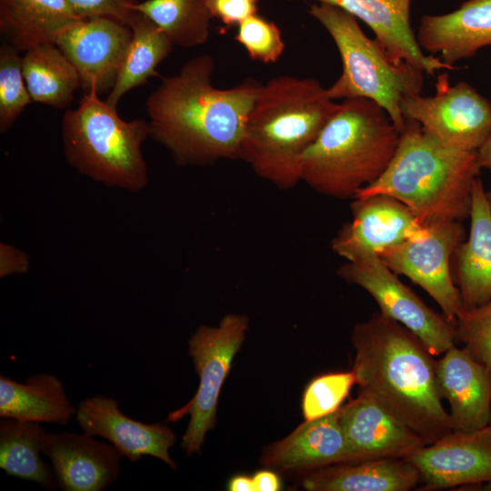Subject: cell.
<instances>
[{
  "label": "cell",
  "instance_id": "1",
  "mask_svg": "<svg viewBox=\"0 0 491 491\" xmlns=\"http://www.w3.org/2000/svg\"><path fill=\"white\" fill-rule=\"evenodd\" d=\"M215 60L204 54L161 79L147 97L150 136L177 165H207L239 158L246 121L262 85L246 78L229 87L213 85Z\"/></svg>",
  "mask_w": 491,
  "mask_h": 491
},
{
  "label": "cell",
  "instance_id": "2",
  "mask_svg": "<svg viewBox=\"0 0 491 491\" xmlns=\"http://www.w3.org/2000/svg\"><path fill=\"white\" fill-rule=\"evenodd\" d=\"M351 340L358 393L384 405L426 445L453 430L436 386V361L412 332L379 312L357 323Z\"/></svg>",
  "mask_w": 491,
  "mask_h": 491
},
{
  "label": "cell",
  "instance_id": "3",
  "mask_svg": "<svg viewBox=\"0 0 491 491\" xmlns=\"http://www.w3.org/2000/svg\"><path fill=\"white\" fill-rule=\"evenodd\" d=\"M339 105L316 79H269L249 113L239 158L278 188L294 187L301 181V155Z\"/></svg>",
  "mask_w": 491,
  "mask_h": 491
},
{
  "label": "cell",
  "instance_id": "4",
  "mask_svg": "<svg viewBox=\"0 0 491 491\" xmlns=\"http://www.w3.org/2000/svg\"><path fill=\"white\" fill-rule=\"evenodd\" d=\"M480 170L477 151L445 145L417 122L406 120L387 168L354 198L389 195L406 205L426 225L462 221L469 217L472 188Z\"/></svg>",
  "mask_w": 491,
  "mask_h": 491
},
{
  "label": "cell",
  "instance_id": "5",
  "mask_svg": "<svg viewBox=\"0 0 491 491\" xmlns=\"http://www.w3.org/2000/svg\"><path fill=\"white\" fill-rule=\"evenodd\" d=\"M399 138L400 131L379 105L345 99L301 155V181L326 195L354 198L386 171Z\"/></svg>",
  "mask_w": 491,
  "mask_h": 491
},
{
  "label": "cell",
  "instance_id": "6",
  "mask_svg": "<svg viewBox=\"0 0 491 491\" xmlns=\"http://www.w3.org/2000/svg\"><path fill=\"white\" fill-rule=\"evenodd\" d=\"M61 134L65 158L80 174L131 192L144 189L148 168L142 152L150 136L148 121H125L94 91L85 93L75 109L62 117Z\"/></svg>",
  "mask_w": 491,
  "mask_h": 491
},
{
  "label": "cell",
  "instance_id": "7",
  "mask_svg": "<svg viewBox=\"0 0 491 491\" xmlns=\"http://www.w3.org/2000/svg\"><path fill=\"white\" fill-rule=\"evenodd\" d=\"M307 12L327 31L342 60V73L326 88L327 95L332 100H372L401 132L406 124L402 100L421 93L424 72L405 62L394 63L381 45L363 32L357 19L343 9L315 2Z\"/></svg>",
  "mask_w": 491,
  "mask_h": 491
},
{
  "label": "cell",
  "instance_id": "8",
  "mask_svg": "<svg viewBox=\"0 0 491 491\" xmlns=\"http://www.w3.org/2000/svg\"><path fill=\"white\" fill-rule=\"evenodd\" d=\"M248 328V319L239 314L225 316L217 326H200L188 341L189 355L199 376L194 397L169 415L175 421L190 416L181 446L186 456L200 454L206 433L216 421V409L224 382Z\"/></svg>",
  "mask_w": 491,
  "mask_h": 491
},
{
  "label": "cell",
  "instance_id": "9",
  "mask_svg": "<svg viewBox=\"0 0 491 491\" xmlns=\"http://www.w3.org/2000/svg\"><path fill=\"white\" fill-rule=\"evenodd\" d=\"M337 274L370 294L381 314L412 332L434 356L457 342L456 323L430 308L377 256L346 261Z\"/></svg>",
  "mask_w": 491,
  "mask_h": 491
},
{
  "label": "cell",
  "instance_id": "10",
  "mask_svg": "<svg viewBox=\"0 0 491 491\" xmlns=\"http://www.w3.org/2000/svg\"><path fill=\"white\" fill-rule=\"evenodd\" d=\"M401 110L406 120L456 149L477 151L491 132V102L466 82L452 85L446 73L437 76L434 95L406 96Z\"/></svg>",
  "mask_w": 491,
  "mask_h": 491
},
{
  "label": "cell",
  "instance_id": "11",
  "mask_svg": "<svg viewBox=\"0 0 491 491\" xmlns=\"http://www.w3.org/2000/svg\"><path fill=\"white\" fill-rule=\"evenodd\" d=\"M465 237L461 221L433 223L426 225L423 235L383 251L378 257L394 273L421 286L437 303L443 315L456 323L464 306L451 263Z\"/></svg>",
  "mask_w": 491,
  "mask_h": 491
},
{
  "label": "cell",
  "instance_id": "12",
  "mask_svg": "<svg viewBox=\"0 0 491 491\" xmlns=\"http://www.w3.org/2000/svg\"><path fill=\"white\" fill-rule=\"evenodd\" d=\"M132 38L129 25L107 17L85 18L64 28L54 44L77 70L85 93L113 88Z\"/></svg>",
  "mask_w": 491,
  "mask_h": 491
},
{
  "label": "cell",
  "instance_id": "13",
  "mask_svg": "<svg viewBox=\"0 0 491 491\" xmlns=\"http://www.w3.org/2000/svg\"><path fill=\"white\" fill-rule=\"evenodd\" d=\"M352 220L332 240L333 251L346 261L383 251L423 235L426 230L403 203L386 195L355 199Z\"/></svg>",
  "mask_w": 491,
  "mask_h": 491
},
{
  "label": "cell",
  "instance_id": "14",
  "mask_svg": "<svg viewBox=\"0 0 491 491\" xmlns=\"http://www.w3.org/2000/svg\"><path fill=\"white\" fill-rule=\"evenodd\" d=\"M418 471L422 490H438L491 481V431L452 430L406 458Z\"/></svg>",
  "mask_w": 491,
  "mask_h": 491
},
{
  "label": "cell",
  "instance_id": "15",
  "mask_svg": "<svg viewBox=\"0 0 491 491\" xmlns=\"http://www.w3.org/2000/svg\"><path fill=\"white\" fill-rule=\"evenodd\" d=\"M350 462L406 458L426 442L375 398L358 393L339 409Z\"/></svg>",
  "mask_w": 491,
  "mask_h": 491
},
{
  "label": "cell",
  "instance_id": "16",
  "mask_svg": "<svg viewBox=\"0 0 491 491\" xmlns=\"http://www.w3.org/2000/svg\"><path fill=\"white\" fill-rule=\"evenodd\" d=\"M75 418L84 433L107 439L132 462L151 456L172 469L176 467L169 455L175 442L174 432L162 424H146L130 418L119 409L114 398L96 395L82 400L76 407Z\"/></svg>",
  "mask_w": 491,
  "mask_h": 491
},
{
  "label": "cell",
  "instance_id": "17",
  "mask_svg": "<svg viewBox=\"0 0 491 491\" xmlns=\"http://www.w3.org/2000/svg\"><path fill=\"white\" fill-rule=\"evenodd\" d=\"M42 454L51 460L58 486L64 491L107 488L119 476L123 456L112 444L72 432H45Z\"/></svg>",
  "mask_w": 491,
  "mask_h": 491
},
{
  "label": "cell",
  "instance_id": "18",
  "mask_svg": "<svg viewBox=\"0 0 491 491\" xmlns=\"http://www.w3.org/2000/svg\"><path fill=\"white\" fill-rule=\"evenodd\" d=\"M440 397L447 401L452 429L475 432L491 420V375L466 347L453 346L436 362Z\"/></svg>",
  "mask_w": 491,
  "mask_h": 491
},
{
  "label": "cell",
  "instance_id": "19",
  "mask_svg": "<svg viewBox=\"0 0 491 491\" xmlns=\"http://www.w3.org/2000/svg\"><path fill=\"white\" fill-rule=\"evenodd\" d=\"M337 6L362 20L376 40L396 64L407 63L427 75L441 69L455 70L439 56L426 55L410 25L412 0H314Z\"/></svg>",
  "mask_w": 491,
  "mask_h": 491
},
{
  "label": "cell",
  "instance_id": "20",
  "mask_svg": "<svg viewBox=\"0 0 491 491\" xmlns=\"http://www.w3.org/2000/svg\"><path fill=\"white\" fill-rule=\"evenodd\" d=\"M416 39L449 65L475 55L491 45V0H466L447 14L423 15Z\"/></svg>",
  "mask_w": 491,
  "mask_h": 491
},
{
  "label": "cell",
  "instance_id": "21",
  "mask_svg": "<svg viewBox=\"0 0 491 491\" xmlns=\"http://www.w3.org/2000/svg\"><path fill=\"white\" fill-rule=\"evenodd\" d=\"M350 462L347 444L339 423V410L298 426L290 435L269 446L263 463L282 471L306 473Z\"/></svg>",
  "mask_w": 491,
  "mask_h": 491
},
{
  "label": "cell",
  "instance_id": "22",
  "mask_svg": "<svg viewBox=\"0 0 491 491\" xmlns=\"http://www.w3.org/2000/svg\"><path fill=\"white\" fill-rule=\"evenodd\" d=\"M468 237L455 251L451 267L464 310L491 299V207L477 177L472 188Z\"/></svg>",
  "mask_w": 491,
  "mask_h": 491
},
{
  "label": "cell",
  "instance_id": "23",
  "mask_svg": "<svg viewBox=\"0 0 491 491\" xmlns=\"http://www.w3.org/2000/svg\"><path fill=\"white\" fill-rule=\"evenodd\" d=\"M420 482L417 469L404 458L339 463L307 472L308 491H408Z\"/></svg>",
  "mask_w": 491,
  "mask_h": 491
},
{
  "label": "cell",
  "instance_id": "24",
  "mask_svg": "<svg viewBox=\"0 0 491 491\" xmlns=\"http://www.w3.org/2000/svg\"><path fill=\"white\" fill-rule=\"evenodd\" d=\"M81 18L66 0H0V32L18 52L54 43Z\"/></svg>",
  "mask_w": 491,
  "mask_h": 491
},
{
  "label": "cell",
  "instance_id": "25",
  "mask_svg": "<svg viewBox=\"0 0 491 491\" xmlns=\"http://www.w3.org/2000/svg\"><path fill=\"white\" fill-rule=\"evenodd\" d=\"M75 413L63 383L52 374H37L25 383L0 376L2 418L67 425Z\"/></svg>",
  "mask_w": 491,
  "mask_h": 491
},
{
  "label": "cell",
  "instance_id": "26",
  "mask_svg": "<svg viewBox=\"0 0 491 491\" xmlns=\"http://www.w3.org/2000/svg\"><path fill=\"white\" fill-rule=\"evenodd\" d=\"M129 26L132 38L115 83L105 99L113 107H116L122 97L133 88L159 76L157 66L175 46L163 30L138 12L133 16Z\"/></svg>",
  "mask_w": 491,
  "mask_h": 491
},
{
  "label": "cell",
  "instance_id": "27",
  "mask_svg": "<svg viewBox=\"0 0 491 491\" xmlns=\"http://www.w3.org/2000/svg\"><path fill=\"white\" fill-rule=\"evenodd\" d=\"M22 71L32 101L54 108L67 107L82 87L77 70L54 43L25 52Z\"/></svg>",
  "mask_w": 491,
  "mask_h": 491
},
{
  "label": "cell",
  "instance_id": "28",
  "mask_svg": "<svg viewBox=\"0 0 491 491\" xmlns=\"http://www.w3.org/2000/svg\"><path fill=\"white\" fill-rule=\"evenodd\" d=\"M45 432L40 423L2 418L0 468L8 476L35 482L51 490L58 483L54 469L41 459Z\"/></svg>",
  "mask_w": 491,
  "mask_h": 491
},
{
  "label": "cell",
  "instance_id": "29",
  "mask_svg": "<svg viewBox=\"0 0 491 491\" xmlns=\"http://www.w3.org/2000/svg\"><path fill=\"white\" fill-rule=\"evenodd\" d=\"M135 11L163 30L174 45L192 48L209 39L213 17L206 0H145Z\"/></svg>",
  "mask_w": 491,
  "mask_h": 491
},
{
  "label": "cell",
  "instance_id": "30",
  "mask_svg": "<svg viewBox=\"0 0 491 491\" xmlns=\"http://www.w3.org/2000/svg\"><path fill=\"white\" fill-rule=\"evenodd\" d=\"M23 71L22 56L10 45L0 47V131L6 133L32 103Z\"/></svg>",
  "mask_w": 491,
  "mask_h": 491
},
{
  "label": "cell",
  "instance_id": "31",
  "mask_svg": "<svg viewBox=\"0 0 491 491\" xmlns=\"http://www.w3.org/2000/svg\"><path fill=\"white\" fill-rule=\"evenodd\" d=\"M355 384L352 370L330 372L312 379L302 396L304 419L313 420L338 411Z\"/></svg>",
  "mask_w": 491,
  "mask_h": 491
},
{
  "label": "cell",
  "instance_id": "32",
  "mask_svg": "<svg viewBox=\"0 0 491 491\" xmlns=\"http://www.w3.org/2000/svg\"><path fill=\"white\" fill-rule=\"evenodd\" d=\"M235 40L245 48L251 59L264 64L278 61L286 46L276 24L258 14L238 25Z\"/></svg>",
  "mask_w": 491,
  "mask_h": 491
},
{
  "label": "cell",
  "instance_id": "33",
  "mask_svg": "<svg viewBox=\"0 0 491 491\" xmlns=\"http://www.w3.org/2000/svg\"><path fill=\"white\" fill-rule=\"evenodd\" d=\"M457 342L491 375V299L464 310L456 321Z\"/></svg>",
  "mask_w": 491,
  "mask_h": 491
},
{
  "label": "cell",
  "instance_id": "34",
  "mask_svg": "<svg viewBox=\"0 0 491 491\" xmlns=\"http://www.w3.org/2000/svg\"><path fill=\"white\" fill-rule=\"evenodd\" d=\"M83 19L107 17L129 25L139 0H66Z\"/></svg>",
  "mask_w": 491,
  "mask_h": 491
},
{
  "label": "cell",
  "instance_id": "35",
  "mask_svg": "<svg viewBox=\"0 0 491 491\" xmlns=\"http://www.w3.org/2000/svg\"><path fill=\"white\" fill-rule=\"evenodd\" d=\"M260 0H206L213 18L227 27L239 25L246 18L257 14Z\"/></svg>",
  "mask_w": 491,
  "mask_h": 491
},
{
  "label": "cell",
  "instance_id": "36",
  "mask_svg": "<svg viewBox=\"0 0 491 491\" xmlns=\"http://www.w3.org/2000/svg\"><path fill=\"white\" fill-rule=\"evenodd\" d=\"M29 268L27 255L14 246L0 245V277L14 274H25Z\"/></svg>",
  "mask_w": 491,
  "mask_h": 491
},
{
  "label": "cell",
  "instance_id": "37",
  "mask_svg": "<svg viewBox=\"0 0 491 491\" xmlns=\"http://www.w3.org/2000/svg\"><path fill=\"white\" fill-rule=\"evenodd\" d=\"M252 477L256 491H277L282 487L281 480L274 471L260 470Z\"/></svg>",
  "mask_w": 491,
  "mask_h": 491
},
{
  "label": "cell",
  "instance_id": "38",
  "mask_svg": "<svg viewBox=\"0 0 491 491\" xmlns=\"http://www.w3.org/2000/svg\"><path fill=\"white\" fill-rule=\"evenodd\" d=\"M227 487L231 491H256L253 477L246 475H237L232 477Z\"/></svg>",
  "mask_w": 491,
  "mask_h": 491
},
{
  "label": "cell",
  "instance_id": "39",
  "mask_svg": "<svg viewBox=\"0 0 491 491\" xmlns=\"http://www.w3.org/2000/svg\"><path fill=\"white\" fill-rule=\"evenodd\" d=\"M477 162L481 169L491 170V132L477 150Z\"/></svg>",
  "mask_w": 491,
  "mask_h": 491
},
{
  "label": "cell",
  "instance_id": "40",
  "mask_svg": "<svg viewBox=\"0 0 491 491\" xmlns=\"http://www.w3.org/2000/svg\"><path fill=\"white\" fill-rule=\"evenodd\" d=\"M486 199L488 201V204H489V205L491 207V190L487 191V192L486 191Z\"/></svg>",
  "mask_w": 491,
  "mask_h": 491
},
{
  "label": "cell",
  "instance_id": "41",
  "mask_svg": "<svg viewBox=\"0 0 491 491\" xmlns=\"http://www.w3.org/2000/svg\"><path fill=\"white\" fill-rule=\"evenodd\" d=\"M484 490L491 491V481L486 483Z\"/></svg>",
  "mask_w": 491,
  "mask_h": 491
},
{
  "label": "cell",
  "instance_id": "42",
  "mask_svg": "<svg viewBox=\"0 0 491 491\" xmlns=\"http://www.w3.org/2000/svg\"><path fill=\"white\" fill-rule=\"evenodd\" d=\"M488 427H489V429H490V431H491V420H490V423H489V425H488Z\"/></svg>",
  "mask_w": 491,
  "mask_h": 491
}]
</instances>
